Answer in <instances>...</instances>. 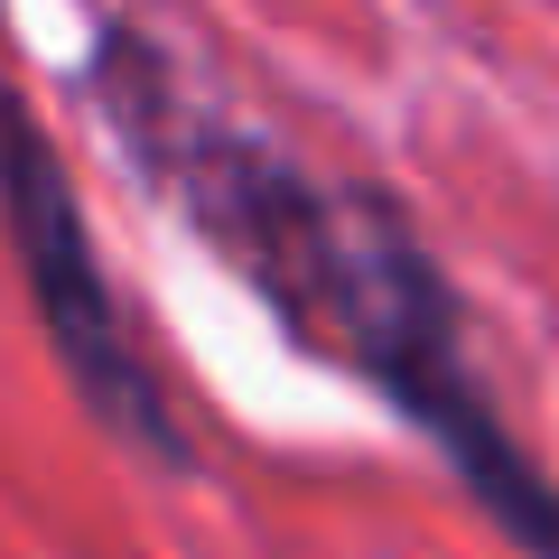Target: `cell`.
<instances>
[{
    "instance_id": "cell-1",
    "label": "cell",
    "mask_w": 559,
    "mask_h": 559,
    "mask_svg": "<svg viewBox=\"0 0 559 559\" xmlns=\"http://www.w3.org/2000/svg\"><path fill=\"white\" fill-rule=\"evenodd\" d=\"M159 168L178 178V197L197 205V224L271 289L308 336H326L336 355H355L419 429H439V448L466 466L485 503L532 540L540 559H559V503L532 466L513 457V439L495 429V411L476 401L457 355V318L448 289L429 280V261L411 252L382 205H336L308 178L252 150V140H187L168 131Z\"/></svg>"
},
{
    "instance_id": "cell-2",
    "label": "cell",
    "mask_w": 559,
    "mask_h": 559,
    "mask_svg": "<svg viewBox=\"0 0 559 559\" xmlns=\"http://www.w3.org/2000/svg\"><path fill=\"white\" fill-rule=\"evenodd\" d=\"M0 224H10V242H20L28 299H38L47 336H57L66 373L84 382V401H94L112 429L168 448L159 392H150V373H140L131 336H121V318H112L103 261H94V242H84L75 197H66V168L47 159V140L28 131V112H20L10 94H0Z\"/></svg>"
}]
</instances>
